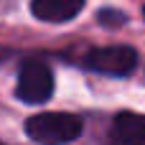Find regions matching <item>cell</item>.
Masks as SVG:
<instances>
[{
	"instance_id": "7",
	"label": "cell",
	"mask_w": 145,
	"mask_h": 145,
	"mask_svg": "<svg viewBox=\"0 0 145 145\" xmlns=\"http://www.w3.org/2000/svg\"><path fill=\"white\" fill-rule=\"evenodd\" d=\"M143 13H145V10H143Z\"/></svg>"
},
{
	"instance_id": "5",
	"label": "cell",
	"mask_w": 145,
	"mask_h": 145,
	"mask_svg": "<svg viewBox=\"0 0 145 145\" xmlns=\"http://www.w3.org/2000/svg\"><path fill=\"white\" fill-rule=\"evenodd\" d=\"M87 0H31V13L43 23H66L74 20Z\"/></svg>"
},
{
	"instance_id": "3",
	"label": "cell",
	"mask_w": 145,
	"mask_h": 145,
	"mask_svg": "<svg viewBox=\"0 0 145 145\" xmlns=\"http://www.w3.org/2000/svg\"><path fill=\"white\" fill-rule=\"evenodd\" d=\"M84 66L110 76H127L138 66V51L130 46H105L92 48L84 59Z\"/></svg>"
},
{
	"instance_id": "6",
	"label": "cell",
	"mask_w": 145,
	"mask_h": 145,
	"mask_svg": "<svg viewBox=\"0 0 145 145\" xmlns=\"http://www.w3.org/2000/svg\"><path fill=\"white\" fill-rule=\"evenodd\" d=\"M10 54H13L10 48H3V46H0V64H3V61H8V59H10Z\"/></svg>"
},
{
	"instance_id": "1",
	"label": "cell",
	"mask_w": 145,
	"mask_h": 145,
	"mask_svg": "<svg viewBox=\"0 0 145 145\" xmlns=\"http://www.w3.org/2000/svg\"><path fill=\"white\" fill-rule=\"evenodd\" d=\"M25 133L38 145H66L82 135V120L69 112H38L25 120Z\"/></svg>"
},
{
	"instance_id": "4",
	"label": "cell",
	"mask_w": 145,
	"mask_h": 145,
	"mask_svg": "<svg viewBox=\"0 0 145 145\" xmlns=\"http://www.w3.org/2000/svg\"><path fill=\"white\" fill-rule=\"evenodd\" d=\"M107 145H145V115L117 112L107 133Z\"/></svg>"
},
{
	"instance_id": "2",
	"label": "cell",
	"mask_w": 145,
	"mask_h": 145,
	"mask_svg": "<svg viewBox=\"0 0 145 145\" xmlns=\"http://www.w3.org/2000/svg\"><path fill=\"white\" fill-rule=\"evenodd\" d=\"M15 94L25 105H41V102L51 99V94H54V71H51V66L41 59L23 61L20 74H18Z\"/></svg>"
}]
</instances>
